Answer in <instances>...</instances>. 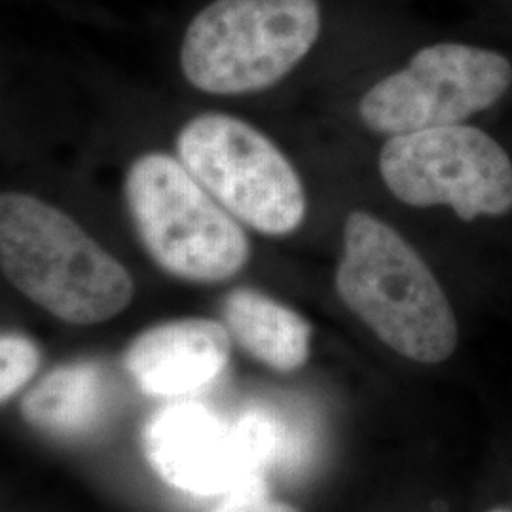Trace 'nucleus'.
<instances>
[{"label": "nucleus", "mask_w": 512, "mask_h": 512, "mask_svg": "<svg viewBox=\"0 0 512 512\" xmlns=\"http://www.w3.org/2000/svg\"><path fill=\"white\" fill-rule=\"evenodd\" d=\"M336 291L385 346L437 365L458 348V321L418 251L384 220L353 211L344 224Z\"/></svg>", "instance_id": "obj_1"}, {"label": "nucleus", "mask_w": 512, "mask_h": 512, "mask_svg": "<svg viewBox=\"0 0 512 512\" xmlns=\"http://www.w3.org/2000/svg\"><path fill=\"white\" fill-rule=\"evenodd\" d=\"M0 264L42 310L71 325H99L133 298L128 270L69 215L21 192L0 198Z\"/></svg>", "instance_id": "obj_2"}, {"label": "nucleus", "mask_w": 512, "mask_h": 512, "mask_svg": "<svg viewBox=\"0 0 512 512\" xmlns=\"http://www.w3.org/2000/svg\"><path fill=\"white\" fill-rule=\"evenodd\" d=\"M124 192L137 236L167 274L220 283L249 262L251 245L239 220L181 160L162 152L139 156L129 167Z\"/></svg>", "instance_id": "obj_3"}, {"label": "nucleus", "mask_w": 512, "mask_h": 512, "mask_svg": "<svg viewBox=\"0 0 512 512\" xmlns=\"http://www.w3.org/2000/svg\"><path fill=\"white\" fill-rule=\"evenodd\" d=\"M319 31L317 0H213L184 33L181 69L205 93L262 92L308 55Z\"/></svg>", "instance_id": "obj_4"}, {"label": "nucleus", "mask_w": 512, "mask_h": 512, "mask_svg": "<svg viewBox=\"0 0 512 512\" xmlns=\"http://www.w3.org/2000/svg\"><path fill=\"white\" fill-rule=\"evenodd\" d=\"M177 154L205 190L239 222L272 238L306 217L298 173L274 143L228 114H200L177 135Z\"/></svg>", "instance_id": "obj_5"}, {"label": "nucleus", "mask_w": 512, "mask_h": 512, "mask_svg": "<svg viewBox=\"0 0 512 512\" xmlns=\"http://www.w3.org/2000/svg\"><path fill=\"white\" fill-rule=\"evenodd\" d=\"M389 192L412 207H452L461 220L512 209V162L499 143L469 126L395 135L380 152Z\"/></svg>", "instance_id": "obj_6"}, {"label": "nucleus", "mask_w": 512, "mask_h": 512, "mask_svg": "<svg viewBox=\"0 0 512 512\" xmlns=\"http://www.w3.org/2000/svg\"><path fill=\"white\" fill-rule=\"evenodd\" d=\"M511 63L467 44L420 50L403 71L374 84L359 103L366 128L382 135L459 126L509 90Z\"/></svg>", "instance_id": "obj_7"}, {"label": "nucleus", "mask_w": 512, "mask_h": 512, "mask_svg": "<svg viewBox=\"0 0 512 512\" xmlns=\"http://www.w3.org/2000/svg\"><path fill=\"white\" fill-rule=\"evenodd\" d=\"M147 454L167 482L198 494L236 488L256 459L251 446L200 406L158 414L147 429Z\"/></svg>", "instance_id": "obj_8"}, {"label": "nucleus", "mask_w": 512, "mask_h": 512, "mask_svg": "<svg viewBox=\"0 0 512 512\" xmlns=\"http://www.w3.org/2000/svg\"><path fill=\"white\" fill-rule=\"evenodd\" d=\"M232 336L219 321L188 317L143 330L124 368L148 395L177 397L211 384L230 361Z\"/></svg>", "instance_id": "obj_9"}, {"label": "nucleus", "mask_w": 512, "mask_h": 512, "mask_svg": "<svg viewBox=\"0 0 512 512\" xmlns=\"http://www.w3.org/2000/svg\"><path fill=\"white\" fill-rule=\"evenodd\" d=\"M222 319L239 348L272 370L294 372L310 357V323L266 294L232 291L222 302Z\"/></svg>", "instance_id": "obj_10"}, {"label": "nucleus", "mask_w": 512, "mask_h": 512, "mask_svg": "<svg viewBox=\"0 0 512 512\" xmlns=\"http://www.w3.org/2000/svg\"><path fill=\"white\" fill-rule=\"evenodd\" d=\"M109 410L103 372L93 363L59 366L46 374L21 403L31 427L52 437H84L99 427Z\"/></svg>", "instance_id": "obj_11"}, {"label": "nucleus", "mask_w": 512, "mask_h": 512, "mask_svg": "<svg viewBox=\"0 0 512 512\" xmlns=\"http://www.w3.org/2000/svg\"><path fill=\"white\" fill-rule=\"evenodd\" d=\"M40 365V351L29 338L6 332L0 338V399L6 403L27 384Z\"/></svg>", "instance_id": "obj_12"}, {"label": "nucleus", "mask_w": 512, "mask_h": 512, "mask_svg": "<svg viewBox=\"0 0 512 512\" xmlns=\"http://www.w3.org/2000/svg\"><path fill=\"white\" fill-rule=\"evenodd\" d=\"M213 512H300L285 501L266 497L253 488H243L239 494L226 499Z\"/></svg>", "instance_id": "obj_13"}, {"label": "nucleus", "mask_w": 512, "mask_h": 512, "mask_svg": "<svg viewBox=\"0 0 512 512\" xmlns=\"http://www.w3.org/2000/svg\"><path fill=\"white\" fill-rule=\"evenodd\" d=\"M490 512H512V511H509V509H494V511H490Z\"/></svg>", "instance_id": "obj_14"}]
</instances>
